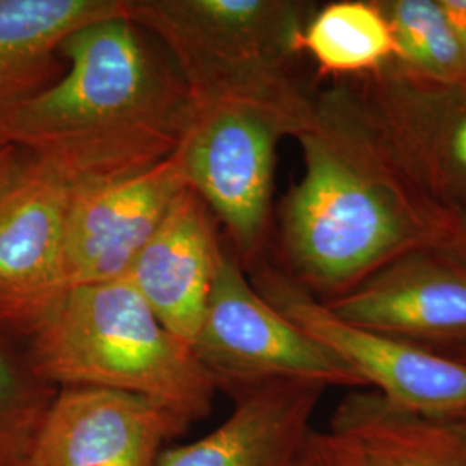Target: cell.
I'll list each match as a JSON object with an SVG mask.
<instances>
[{
	"mask_svg": "<svg viewBox=\"0 0 466 466\" xmlns=\"http://www.w3.org/2000/svg\"><path fill=\"white\" fill-rule=\"evenodd\" d=\"M127 9V0H0V111L65 73L63 44L75 30Z\"/></svg>",
	"mask_w": 466,
	"mask_h": 466,
	"instance_id": "2e32d148",
	"label": "cell"
},
{
	"mask_svg": "<svg viewBox=\"0 0 466 466\" xmlns=\"http://www.w3.org/2000/svg\"><path fill=\"white\" fill-rule=\"evenodd\" d=\"M187 187L177 152L142 173L78 185L65 238L66 290L127 279Z\"/></svg>",
	"mask_w": 466,
	"mask_h": 466,
	"instance_id": "7c38bea8",
	"label": "cell"
},
{
	"mask_svg": "<svg viewBox=\"0 0 466 466\" xmlns=\"http://www.w3.org/2000/svg\"><path fill=\"white\" fill-rule=\"evenodd\" d=\"M437 248L466 261V211L451 217L446 235Z\"/></svg>",
	"mask_w": 466,
	"mask_h": 466,
	"instance_id": "44dd1931",
	"label": "cell"
},
{
	"mask_svg": "<svg viewBox=\"0 0 466 466\" xmlns=\"http://www.w3.org/2000/svg\"><path fill=\"white\" fill-rule=\"evenodd\" d=\"M76 188L25 152L0 196V330L21 344L66 292L65 238Z\"/></svg>",
	"mask_w": 466,
	"mask_h": 466,
	"instance_id": "9c48e42d",
	"label": "cell"
},
{
	"mask_svg": "<svg viewBox=\"0 0 466 466\" xmlns=\"http://www.w3.org/2000/svg\"><path fill=\"white\" fill-rule=\"evenodd\" d=\"M63 57L65 73L47 90L0 111L2 142L76 185L142 173L180 147L192 113L188 88L128 15L75 30Z\"/></svg>",
	"mask_w": 466,
	"mask_h": 466,
	"instance_id": "7a4b0ae2",
	"label": "cell"
},
{
	"mask_svg": "<svg viewBox=\"0 0 466 466\" xmlns=\"http://www.w3.org/2000/svg\"><path fill=\"white\" fill-rule=\"evenodd\" d=\"M23 346L38 377L57 389L144 396L192 423L211 413L218 392L192 350L127 279L69 289Z\"/></svg>",
	"mask_w": 466,
	"mask_h": 466,
	"instance_id": "3957f363",
	"label": "cell"
},
{
	"mask_svg": "<svg viewBox=\"0 0 466 466\" xmlns=\"http://www.w3.org/2000/svg\"><path fill=\"white\" fill-rule=\"evenodd\" d=\"M458 361H463V363H466V354H463V356H460V358H456Z\"/></svg>",
	"mask_w": 466,
	"mask_h": 466,
	"instance_id": "cb8c5ba5",
	"label": "cell"
},
{
	"mask_svg": "<svg viewBox=\"0 0 466 466\" xmlns=\"http://www.w3.org/2000/svg\"><path fill=\"white\" fill-rule=\"evenodd\" d=\"M325 387L271 382L235 398V410L199 441L165 450L154 466H298Z\"/></svg>",
	"mask_w": 466,
	"mask_h": 466,
	"instance_id": "5bb4252c",
	"label": "cell"
},
{
	"mask_svg": "<svg viewBox=\"0 0 466 466\" xmlns=\"http://www.w3.org/2000/svg\"><path fill=\"white\" fill-rule=\"evenodd\" d=\"M296 140L304 173L279 208L283 271L323 302L410 250L437 248L451 217L390 161L350 85L315 92Z\"/></svg>",
	"mask_w": 466,
	"mask_h": 466,
	"instance_id": "6da1fadb",
	"label": "cell"
},
{
	"mask_svg": "<svg viewBox=\"0 0 466 466\" xmlns=\"http://www.w3.org/2000/svg\"><path fill=\"white\" fill-rule=\"evenodd\" d=\"M23 157H25V150L19 149L9 142L0 140V196L15 178L17 169L23 163Z\"/></svg>",
	"mask_w": 466,
	"mask_h": 466,
	"instance_id": "7402d4cb",
	"label": "cell"
},
{
	"mask_svg": "<svg viewBox=\"0 0 466 466\" xmlns=\"http://www.w3.org/2000/svg\"><path fill=\"white\" fill-rule=\"evenodd\" d=\"M258 294L387 400L432 417L466 420V363L335 317L267 258L248 271Z\"/></svg>",
	"mask_w": 466,
	"mask_h": 466,
	"instance_id": "52a82bcc",
	"label": "cell"
},
{
	"mask_svg": "<svg viewBox=\"0 0 466 466\" xmlns=\"http://www.w3.org/2000/svg\"><path fill=\"white\" fill-rule=\"evenodd\" d=\"M127 2L128 17L167 49L192 100L294 76L300 36L317 9L296 0Z\"/></svg>",
	"mask_w": 466,
	"mask_h": 466,
	"instance_id": "5b68a950",
	"label": "cell"
},
{
	"mask_svg": "<svg viewBox=\"0 0 466 466\" xmlns=\"http://www.w3.org/2000/svg\"><path fill=\"white\" fill-rule=\"evenodd\" d=\"M463 421H465V423H466V420H463Z\"/></svg>",
	"mask_w": 466,
	"mask_h": 466,
	"instance_id": "d4e9b609",
	"label": "cell"
},
{
	"mask_svg": "<svg viewBox=\"0 0 466 466\" xmlns=\"http://www.w3.org/2000/svg\"><path fill=\"white\" fill-rule=\"evenodd\" d=\"M56 392L38 377L25 346L0 330V466H26Z\"/></svg>",
	"mask_w": 466,
	"mask_h": 466,
	"instance_id": "d6986e66",
	"label": "cell"
},
{
	"mask_svg": "<svg viewBox=\"0 0 466 466\" xmlns=\"http://www.w3.org/2000/svg\"><path fill=\"white\" fill-rule=\"evenodd\" d=\"M315 92L298 76L215 99L192 100L177 156L185 182L223 227L246 271L265 259L279 144L308 127Z\"/></svg>",
	"mask_w": 466,
	"mask_h": 466,
	"instance_id": "277c9868",
	"label": "cell"
},
{
	"mask_svg": "<svg viewBox=\"0 0 466 466\" xmlns=\"http://www.w3.org/2000/svg\"><path fill=\"white\" fill-rule=\"evenodd\" d=\"M441 5L466 52V0H441Z\"/></svg>",
	"mask_w": 466,
	"mask_h": 466,
	"instance_id": "603a6c76",
	"label": "cell"
},
{
	"mask_svg": "<svg viewBox=\"0 0 466 466\" xmlns=\"http://www.w3.org/2000/svg\"><path fill=\"white\" fill-rule=\"evenodd\" d=\"M298 466H346L340 454L335 450L329 433L313 431L304 451L300 454Z\"/></svg>",
	"mask_w": 466,
	"mask_h": 466,
	"instance_id": "ffe728a7",
	"label": "cell"
},
{
	"mask_svg": "<svg viewBox=\"0 0 466 466\" xmlns=\"http://www.w3.org/2000/svg\"><path fill=\"white\" fill-rule=\"evenodd\" d=\"M329 437L346 466H466V423L432 417L354 389L330 418Z\"/></svg>",
	"mask_w": 466,
	"mask_h": 466,
	"instance_id": "9a60e30c",
	"label": "cell"
},
{
	"mask_svg": "<svg viewBox=\"0 0 466 466\" xmlns=\"http://www.w3.org/2000/svg\"><path fill=\"white\" fill-rule=\"evenodd\" d=\"M192 352L232 400L271 382L365 389L330 350L258 294L227 242Z\"/></svg>",
	"mask_w": 466,
	"mask_h": 466,
	"instance_id": "8992f818",
	"label": "cell"
},
{
	"mask_svg": "<svg viewBox=\"0 0 466 466\" xmlns=\"http://www.w3.org/2000/svg\"><path fill=\"white\" fill-rule=\"evenodd\" d=\"M390 161L437 209L466 211V88L392 66L344 80Z\"/></svg>",
	"mask_w": 466,
	"mask_h": 466,
	"instance_id": "ba28073f",
	"label": "cell"
},
{
	"mask_svg": "<svg viewBox=\"0 0 466 466\" xmlns=\"http://www.w3.org/2000/svg\"><path fill=\"white\" fill-rule=\"evenodd\" d=\"M223 248L217 218L187 187L127 275L150 311L190 350Z\"/></svg>",
	"mask_w": 466,
	"mask_h": 466,
	"instance_id": "4fadbf2b",
	"label": "cell"
},
{
	"mask_svg": "<svg viewBox=\"0 0 466 466\" xmlns=\"http://www.w3.org/2000/svg\"><path fill=\"white\" fill-rule=\"evenodd\" d=\"M325 304L350 325L454 360L466 354V261L441 248L410 250Z\"/></svg>",
	"mask_w": 466,
	"mask_h": 466,
	"instance_id": "30bf717a",
	"label": "cell"
},
{
	"mask_svg": "<svg viewBox=\"0 0 466 466\" xmlns=\"http://www.w3.org/2000/svg\"><path fill=\"white\" fill-rule=\"evenodd\" d=\"M300 50L333 82L375 73L396 56L390 26L375 0H337L317 7L304 26Z\"/></svg>",
	"mask_w": 466,
	"mask_h": 466,
	"instance_id": "e0dca14e",
	"label": "cell"
},
{
	"mask_svg": "<svg viewBox=\"0 0 466 466\" xmlns=\"http://www.w3.org/2000/svg\"><path fill=\"white\" fill-rule=\"evenodd\" d=\"M375 4L394 36L396 56L389 66L420 82L466 88V52L441 0H375Z\"/></svg>",
	"mask_w": 466,
	"mask_h": 466,
	"instance_id": "ac0fdd59",
	"label": "cell"
},
{
	"mask_svg": "<svg viewBox=\"0 0 466 466\" xmlns=\"http://www.w3.org/2000/svg\"><path fill=\"white\" fill-rule=\"evenodd\" d=\"M157 400L100 387H59L26 466H154L163 446L188 431Z\"/></svg>",
	"mask_w": 466,
	"mask_h": 466,
	"instance_id": "8fae6325",
	"label": "cell"
}]
</instances>
